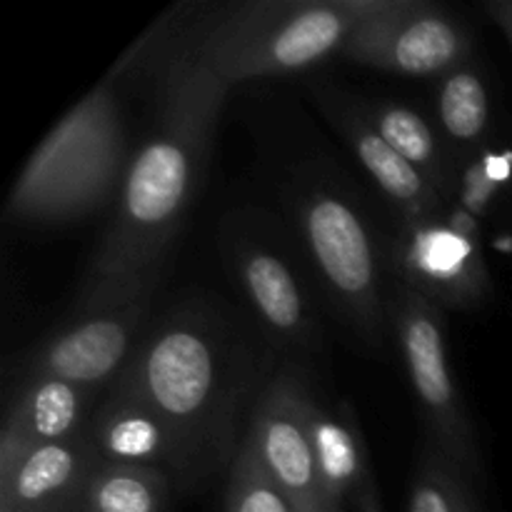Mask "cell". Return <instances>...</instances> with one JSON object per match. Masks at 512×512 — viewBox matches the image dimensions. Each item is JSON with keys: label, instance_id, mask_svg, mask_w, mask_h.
Instances as JSON below:
<instances>
[{"label": "cell", "instance_id": "obj_1", "mask_svg": "<svg viewBox=\"0 0 512 512\" xmlns=\"http://www.w3.org/2000/svg\"><path fill=\"white\" fill-rule=\"evenodd\" d=\"M228 88L183 48L165 60L155 123L125 170L78 315L160 283L170 245L203 183Z\"/></svg>", "mask_w": 512, "mask_h": 512}, {"label": "cell", "instance_id": "obj_2", "mask_svg": "<svg viewBox=\"0 0 512 512\" xmlns=\"http://www.w3.org/2000/svg\"><path fill=\"white\" fill-rule=\"evenodd\" d=\"M265 350L203 303L175 305L145 325L110 388L143 400L173 433L183 483L233 465L245 400L265 375Z\"/></svg>", "mask_w": 512, "mask_h": 512}, {"label": "cell", "instance_id": "obj_3", "mask_svg": "<svg viewBox=\"0 0 512 512\" xmlns=\"http://www.w3.org/2000/svg\"><path fill=\"white\" fill-rule=\"evenodd\" d=\"M378 0H248L218 10L180 48L225 85L298 73L340 55Z\"/></svg>", "mask_w": 512, "mask_h": 512}, {"label": "cell", "instance_id": "obj_4", "mask_svg": "<svg viewBox=\"0 0 512 512\" xmlns=\"http://www.w3.org/2000/svg\"><path fill=\"white\" fill-rule=\"evenodd\" d=\"M123 118L110 83L85 95L33 150L8 200L18 223H73L120 193L125 170Z\"/></svg>", "mask_w": 512, "mask_h": 512}, {"label": "cell", "instance_id": "obj_5", "mask_svg": "<svg viewBox=\"0 0 512 512\" xmlns=\"http://www.w3.org/2000/svg\"><path fill=\"white\" fill-rule=\"evenodd\" d=\"M300 240L355 333L380 343L388 318L383 270L368 220L345 195L328 188H308L295 198Z\"/></svg>", "mask_w": 512, "mask_h": 512}, {"label": "cell", "instance_id": "obj_6", "mask_svg": "<svg viewBox=\"0 0 512 512\" xmlns=\"http://www.w3.org/2000/svg\"><path fill=\"white\" fill-rule=\"evenodd\" d=\"M388 320L420 413L433 438L430 445L470 478L480 468L478 440L463 405V395L450 373L443 310L408 285L395 283L388 298Z\"/></svg>", "mask_w": 512, "mask_h": 512}, {"label": "cell", "instance_id": "obj_7", "mask_svg": "<svg viewBox=\"0 0 512 512\" xmlns=\"http://www.w3.org/2000/svg\"><path fill=\"white\" fill-rule=\"evenodd\" d=\"M465 25L425 0H378L345 40L340 58L413 78H440L468 63Z\"/></svg>", "mask_w": 512, "mask_h": 512}, {"label": "cell", "instance_id": "obj_8", "mask_svg": "<svg viewBox=\"0 0 512 512\" xmlns=\"http://www.w3.org/2000/svg\"><path fill=\"white\" fill-rule=\"evenodd\" d=\"M435 215L415 223H400L390 245L395 283L408 285L440 310H470L488 300L490 273L478 243L473 215L463 223Z\"/></svg>", "mask_w": 512, "mask_h": 512}, {"label": "cell", "instance_id": "obj_9", "mask_svg": "<svg viewBox=\"0 0 512 512\" xmlns=\"http://www.w3.org/2000/svg\"><path fill=\"white\" fill-rule=\"evenodd\" d=\"M158 285L138 290L105 308L80 313L73 323L35 348L25 378H58L100 390L113 385L145 330Z\"/></svg>", "mask_w": 512, "mask_h": 512}, {"label": "cell", "instance_id": "obj_10", "mask_svg": "<svg viewBox=\"0 0 512 512\" xmlns=\"http://www.w3.org/2000/svg\"><path fill=\"white\" fill-rule=\"evenodd\" d=\"M308 385L300 375L278 373L255 403L245 440L253 445L273 483L298 512H325L320 475L305 423Z\"/></svg>", "mask_w": 512, "mask_h": 512}, {"label": "cell", "instance_id": "obj_11", "mask_svg": "<svg viewBox=\"0 0 512 512\" xmlns=\"http://www.w3.org/2000/svg\"><path fill=\"white\" fill-rule=\"evenodd\" d=\"M230 265L255 318L275 345L295 353L318 348L313 303L280 250L263 240L238 238L230 245Z\"/></svg>", "mask_w": 512, "mask_h": 512}, {"label": "cell", "instance_id": "obj_12", "mask_svg": "<svg viewBox=\"0 0 512 512\" xmlns=\"http://www.w3.org/2000/svg\"><path fill=\"white\" fill-rule=\"evenodd\" d=\"M103 465L88 433L38 445L10 478L0 480V512H85L90 483Z\"/></svg>", "mask_w": 512, "mask_h": 512}, {"label": "cell", "instance_id": "obj_13", "mask_svg": "<svg viewBox=\"0 0 512 512\" xmlns=\"http://www.w3.org/2000/svg\"><path fill=\"white\" fill-rule=\"evenodd\" d=\"M318 103L323 105L325 115L333 120L335 128L345 138L348 148L363 165L380 193L390 200L398 210L403 223L415 220H428L435 215H443L445 198L430 180H425L398 150L390 148L383 135L365 120L355 103H345L338 95H318Z\"/></svg>", "mask_w": 512, "mask_h": 512}, {"label": "cell", "instance_id": "obj_14", "mask_svg": "<svg viewBox=\"0 0 512 512\" xmlns=\"http://www.w3.org/2000/svg\"><path fill=\"white\" fill-rule=\"evenodd\" d=\"M305 423L318 465L325 512H350V505L358 510L363 500L378 490L358 420L345 408L335 410L320 403L308 388Z\"/></svg>", "mask_w": 512, "mask_h": 512}, {"label": "cell", "instance_id": "obj_15", "mask_svg": "<svg viewBox=\"0 0 512 512\" xmlns=\"http://www.w3.org/2000/svg\"><path fill=\"white\" fill-rule=\"evenodd\" d=\"M88 438L103 463L165 470L183 480V455L168 425L133 395L110 388L90 420Z\"/></svg>", "mask_w": 512, "mask_h": 512}, {"label": "cell", "instance_id": "obj_16", "mask_svg": "<svg viewBox=\"0 0 512 512\" xmlns=\"http://www.w3.org/2000/svg\"><path fill=\"white\" fill-rule=\"evenodd\" d=\"M98 393L100 390L68 380L25 378L3 428L13 430L30 450L83 438L95 415L93 403Z\"/></svg>", "mask_w": 512, "mask_h": 512}, {"label": "cell", "instance_id": "obj_17", "mask_svg": "<svg viewBox=\"0 0 512 512\" xmlns=\"http://www.w3.org/2000/svg\"><path fill=\"white\" fill-rule=\"evenodd\" d=\"M358 108L365 120L383 135L385 143L398 150L425 180H430L445 200L453 195L455 160H448L443 143L423 115L393 100L358 105Z\"/></svg>", "mask_w": 512, "mask_h": 512}, {"label": "cell", "instance_id": "obj_18", "mask_svg": "<svg viewBox=\"0 0 512 512\" xmlns=\"http://www.w3.org/2000/svg\"><path fill=\"white\" fill-rule=\"evenodd\" d=\"M435 113L445 140L458 155H473L490 130V93L473 63H463L435 83Z\"/></svg>", "mask_w": 512, "mask_h": 512}, {"label": "cell", "instance_id": "obj_19", "mask_svg": "<svg viewBox=\"0 0 512 512\" xmlns=\"http://www.w3.org/2000/svg\"><path fill=\"white\" fill-rule=\"evenodd\" d=\"M168 498L165 470L103 463L90 483L85 512H165Z\"/></svg>", "mask_w": 512, "mask_h": 512}, {"label": "cell", "instance_id": "obj_20", "mask_svg": "<svg viewBox=\"0 0 512 512\" xmlns=\"http://www.w3.org/2000/svg\"><path fill=\"white\" fill-rule=\"evenodd\" d=\"M410 512H478L468 475L430 445L420 458L410 488Z\"/></svg>", "mask_w": 512, "mask_h": 512}, {"label": "cell", "instance_id": "obj_21", "mask_svg": "<svg viewBox=\"0 0 512 512\" xmlns=\"http://www.w3.org/2000/svg\"><path fill=\"white\" fill-rule=\"evenodd\" d=\"M225 512H298L288 495L273 483L248 440H243L230 465Z\"/></svg>", "mask_w": 512, "mask_h": 512}, {"label": "cell", "instance_id": "obj_22", "mask_svg": "<svg viewBox=\"0 0 512 512\" xmlns=\"http://www.w3.org/2000/svg\"><path fill=\"white\" fill-rule=\"evenodd\" d=\"M512 178V153H495V150H475L473 160H463L455 165L453 193L458 195V208L473 218L488 213L503 185Z\"/></svg>", "mask_w": 512, "mask_h": 512}, {"label": "cell", "instance_id": "obj_23", "mask_svg": "<svg viewBox=\"0 0 512 512\" xmlns=\"http://www.w3.org/2000/svg\"><path fill=\"white\" fill-rule=\"evenodd\" d=\"M483 8L490 15V20L503 30L512 48V0H485Z\"/></svg>", "mask_w": 512, "mask_h": 512}, {"label": "cell", "instance_id": "obj_24", "mask_svg": "<svg viewBox=\"0 0 512 512\" xmlns=\"http://www.w3.org/2000/svg\"><path fill=\"white\" fill-rule=\"evenodd\" d=\"M355 512H383V505H380V493L375 490V493H370L368 498L363 500V505H360Z\"/></svg>", "mask_w": 512, "mask_h": 512}]
</instances>
